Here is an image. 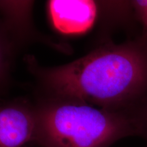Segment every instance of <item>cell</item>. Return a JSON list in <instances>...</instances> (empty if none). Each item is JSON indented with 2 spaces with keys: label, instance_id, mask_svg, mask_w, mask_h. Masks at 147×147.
<instances>
[{
  "label": "cell",
  "instance_id": "6da1fadb",
  "mask_svg": "<svg viewBox=\"0 0 147 147\" xmlns=\"http://www.w3.org/2000/svg\"><path fill=\"white\" fill-rule=\"evenodd\" d=\"M35 69L54 99L129 110L147 94V34L106 44L65 65Z\"/></svg>",
  "mask_w": 147,
  "mask_h": 147
},
{
  "label": "cell",
  "instance_id": "7a4b0ae2",
  "mask_svg": "<svg viewBox=\"0 0 147 147\" xmlns=\"http://www.w3.org/2000/svg\"><path fill=\"white\" fill-rule=\"evenodd\" d=\"M34 142L40 147H110L125 138L138 136L128 110L53 99L34 109Z\"/></svg>",
  "mask_w": 147,
  "mask_h": 147
},
{
  "label": "cell",
  "instance_id": "3957f363",
  "mask_svg": "<svg viewBox=\"0 0 147 147\" xmlns=\"http://www.w3.org/2000/svg\"><path fill=\"white\" fill-rule=\"evenodd\" d=\"M49 12L53 25L65 34H80L93 27L98 14V3L94 1H49Z\"/></svg>",
  "mask_w": 147,
  "mask_h": 147
},
{
  "label": "cell",
  "instance_id": "277c9868",
  "mask_svg": "<svg viewBox=\"0 0 147 147\" xmlns=\"http://www.w3.org/2000/svg\"><path fill=\"white\" fill-rule=\"evenodd\" d=\"M34 109L0 102V147H24L34 142Z\"/></svg>",
  "mask_w": 147,
  "mask_h": 147
},
{
  "label": "cell",
  "instance_id": "5b68a950",
  "mask_svg": "<svg viewBox=\"0 0 147 147\" xmlns=\"http://www.w3.org/2000/svg\"><path fill=\"white\" fill-rule=\"evenodd\" d=\"M8 30L4 22L0 21V95L8 86L10 68L11 44Z\"/></svg>",
  "mask_w": 147,
  "mask_h": 147
},
{
  "label": "cell",
  "instance_id": "8992f818",
  "mask_svg": "<svg viewBox=\"0 0 147 147\" xmlns=\"http://www.w3.org/2000/svg\"><path fill=\"white\" fill-rule=\"evenodd\" d=\"M129 112L135 122L138 136L147 141V94Z\"/></svg>",
  "mask_w": 147,
  "mask_h": 147
},
{
  "label": "cell",
  "instance_id": "52a82bcc",
  "mask_svg": "<svg viewBox=\"0 0 147 147\" xmlns=\"http://www.w3.org/2000/svg\"><path fill=\"white\" fill-rule=\"evenodd\" d=\"M132 10L147 33V0L130 1Z\"/></svg>",
  "mask_w": 147,
  "mask_h": 147
}]
</instances>
